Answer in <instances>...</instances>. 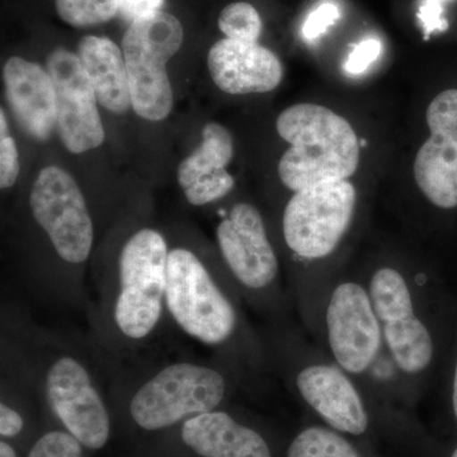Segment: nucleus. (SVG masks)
I'll return each mask as SVG.
<instances>
[{
    "instance_id": "nucleus-1",
    "label": "nucleus",
    "mask_w": 457,
    "mask_h": 457,
    "mask_svg": "<svg viewBox=\"0 0 457 457\" xmlns=\"http://www.w3.org/2000/svg\"><path fill=\"white\" fill-rule=\"evenodd\" d=\"M276 129L291 145L278 163L279 179L291 191L348 179L356 173L359 137L335 111L319 104H294L279 114Z\"/></svg>"
},
{
    "instance_id": "nucleus-2",
    "label": "nucleus",
    "mask_w": 457,
    "mask_h": 457,
    "mask_svg": "<svg viewBox=\"0 0 457 457\" xmlns=\"http://www.w3.org/2000/svg\"><path fill=\"white\" fill-rule=\"evenodd\" d=\"M168 255L167 242L154 228H141L122 246L112 319L126 339L147 338L161 321L167 293Z\"/></svg>"
},
{
    "instance_id": "nucleus-3",
    "label": "nucleus",
    "mask_w": 457,
    "mask_h": 457,
    "mask_svg": "<svg viewBox=\"0 0 457 457\" xmlns=\"http://www.w3.org/2000/svg\"><path fill=\"white\" fill-rule=\"evenodd\" d=\"M182 23L158 11L132 22L122 38L132 110L147 121H162L173 110L167 64L183 44Z\"/></svg>"
},
{
    "instance_id": "nucleus-4",
    "label": "nucleus",
    "mask_w": 457,
    "mask_h": 457,
    "mask_svg": "<svg viewBox=\"0 0 457 457\" xmlns=\"http://www.w3.org/2000/svg\"><path fill=\"white\" fill-rule=\"evenodd\" d=\"M165 308L186 335L204 345H224L237 329L233 303L189 249L170 251Z\"/></svg>"
},
{
    "instance_id": "nucleus-5",
    "label": "nucleus",
    "mask_w": 457,
    "mask_h": 457,
    "mask_svg": "<svg viewBox=\"0 0 457 457\" xmlns=\"http://www.w3.org/2000/svg\"><path fill=\"white\" fill-rule=\"evenodd\" d=\"M227 390V380L218 370L201 363H170L137 390L130 414L141 428L158 431L216 411Z\"/></svg>"
},
{
    "instance_id": "nucleus-6",
    "label": "nucleus",
    "mask_w": 457,
    "mask_h": 457,
    "mask_svg": "<svg viewBox=\"0 0 457 457\" xmlns=\"http://www.w3.org/2000/svg\"><path fill=\"white\" fill-rule=\"evenodd\" d=\"M356 200V188L347 179L295 192L282 220L286 245L306 260L333 253L350 228Z\"/></svg>"
},
{
    "instance_id": "nucleus-7",
    "label": "nucleus",
    "mask_w": 457,
    "mask_h": 457,
    "mask_svg": "<svg viewBox=\"0 0 457 457\" xmlns=\"http://www.w3.org/2000/svg\"><path fill=\"white\" fill-rule=\"evenodd\" d=\"M29 204L36 222L65 263L88 260L95 227L82 189L71 173L50 165L33 183Z\"/></svg>"
},
{
    "instance_id": "nucleus-8",
    "label": "nucleus",
    "mask_w": 457,
    "mask_h": 457,
    "mask_svg": "<svg viewBox=\"0 0 457 457\" xmlns=\"http://www.w3.org/2000/svg\"><path fill=\"white\" fill-rule=\"evenodd\" d=\"M45 392L54 414L74 438L98 450L110 437V417L88 370L73 356L59 357L45 375Z\"/></svg>"
},
{
    "instance_id": "nucleus-9",
    "label": "nucleus",
    "mask_w": 457,
    "mask_h": 457,
    "mask_svg": "<svg viewBox=\"0 0 457 457\" xmlns=\"http://www.w3.org/2000/svg\"><path fill=\"white\" fill-rule=\"evenodd\" d=\"M46 69L55 84L56 129L69 152L82 154L101 146L104 128L97 96L78 54L56 49L47 56Z\"/></svg>"
},
{
    "instance_id": "nucleus-10",
    "label": "nucleus",
    "mask_w": 457,
    "mask_h": 457,
    "mask_svg": "<svg viewBox=\"0 0 457 457\" xmlns=\"http://www.w3.org/2000/svg\"><path fill=\"white\" fill-rule=\"evenodd\" d=\"M328 341L339 368L359 375L374 362L381 326L370 295L356 282L337 286L327 308Z\"/></svg>"
},
{
    "instance_id": "nucleus-11",
    "label": "nucleus",
    "mask_w": 457,
    "mask_h": 457,
    "mask_svg": "<svg viewBox=\"0 0 457 457\" xmlns=\"http://www.w3.org/2000/svg\"><path fill=\"white\" fill-rule=\"evenodd\" d=\"M431 137L420 146L413 173L418 187L440 209L457 207V89L440 93L427 108Z\"/></svg>"
},
{
    "instance_id": "nucleus-12",
    "label": "nucleus",
    "mask_w": 457,
    "mask_h": 457,
    "mask_svg": "<svg viewBox=\"0 0 457 457\" xmlns=\"http://www.w3.org/2000/svg\"><path fill=\"white\" fill-rule=\"evenodd\" d=\"M216 239L228 270L245 287L263 290L278 278V255L253 204H234L216 228Z\"/></svg>"
},
{
    "instance_id": "nucleus-13",
    "label": "nucleus",
    "mask_w": 457,
    "mask_h": 457,
    "mask_svg": "<svg viewBox=\"0 0 457 457\" xmlns=\"http://www.w3.org/2000/svg\"><path fill=\"white\" fill-rule=\"evenodd\" d=\"M207 66L213 83L228 95L270 92L284 78L281 60L258 42L222 38L210 49Z\"/></svg>"
},
{
    "instance_id": "nucleus-14",
    "label": "nucleus",
    "mask_w": 457,
    "mask_h": 457,
    "mask_svg": "<svg viewBox=\"0 0 457 457\" xmlns=\"http://www.w3.org/2000/svg\"><path fill=\"white\" fill-rule=\"evenodd\" d=\"M5 93L21 128L33 139L47 140L56 128L55 84L47 69L22 57L5 62Z\"/></svg>"
},
{
    "instance_id": "nucleus-15",
    "label": "nucleus",
    "mask_w": 457,
    "mask_h": 457,
    "mask_svg": "<svg viewBox=\"0 0 457 457\" xmlns=\"http://www.w3.org/2000/svg\"><path fill=\"white\" fill-rule=\"evenodd\" d=\"M296 387L302 398L333 428L354 436L363 435L368 429L365 405L342 369L308 366L297 375Z\"/></svg>"
},
{
    "instance_id": "nucleus-16",
    "label": "nucleus",
    "mask_w": 457,
    "mask_h": 457,
    "mask_svg": "<svg viewBox=\"0 0 457 457\" xmlns=\"http://www.w3.org/2000/svg\"><path fill=\"white\" fill-rule=\"evenodd\" d=\"M182 440L204 457H270L263 437L224 411H212L185 420Z\"/></svg>"
},
{
    "instance_id": "nucleus-17",
    "label": "nucleus",
    "mask_w": 457,
    "mask_h": 457,
    "mask_svg": "<svg viewBox=\"0 0 457 457\" xmlns=\"http://www.w3.org/2000/svg\"><path fill=\"white\" fill-rule=\"evenodd\" d=\"M78 56L95 88L98 104L110 112H128L131 104L130 84L125 56L112 40L86 36L78 45Z\"/></svg>"
},
{
    "instance_id": "nucleus-18",
    "label": "nucleus",
    "mask_w": 457,
    "mask_h": 457,
    "mask_svg": "<svg viewBox=\"0 0 457 457\" xmlns=\"http://www.w3.org/2000/svg\"><path fill=\"white\" fill-rule=\"evenodd\" d=\"M234 155L233 137L227 128L210 122L203 130V143L179 164L177 179L182 189L225 173Z\"/></svg>"
},
{
    "instance_id": "nucleus-19",
    "label": "nucleus",
    "mask_w": 457,
    "mask_h": 457,
    "mask_svg": "<svg viewBox=\"0 0 457 457\" xmlns=\"http://www.w3.org/2000/svg\"><path fill=\"white\" fill-rule=\"evenodd\" d=\"M383 335L394 361L405 374H420L431 363V333L416 314L383 324Z\"/></svg>"
},
{
    "instance_id": "nucleus-20",
    "label": "nucleus",
    "mask_w": 457,
    "mask_h": 457,
    "mask_svg": "<svg viewBox=\"0 0 457 457\" xmlns=\"http://www.w3.org/2000/svg\"><path fill=\"white\" fill-rule=\"evenodd\" d=\"M369 295L381 324L414 314L411 288L399 270L390 267L376 270L370 282Z\"/></svg>"
},
{
    "instance_id": "nucleus-21",
    "label": "nucleus",
    "mask_w": 457,
    "mask_h": 457,
    "mask_svg": "<svg viewBox=\"0 0 457 457\" xmlns=\"http://www.w3.org/2000/svg\"><path fill=\"white\" fill-rule=\"evenodd\" d=\"M287 457H361L350 442L338 433L311 427L300 433L291 444Z\"/></svg>"
},
{
    "instance_id": "nucleus-22",
    "label": "nucleus",
    "mask_w": 457,
    "mask_h": 457,
    "mask_svg": "<svg viewBox=\"0 0 457 457\" xmlns=\"http://www.w3.org/2000/svg\"><path fill=\"white\" fill-rule=\"evenodd\" d=\"M55 5L60 18L78 29L106 23L120 11V0H55Z\"/></svg>"
},
{
    "instance_id": "nucleus-23",
    "label": "nucleus",
    "mask_w": 457,
    "mask_h": 457,
    "mask_svg": "<svg viewBox=\"0 0 457 457\" xmlns=\"http://www.w3.org/2000/svg\"><path fill=\"white\" fill-rule=\"evenodd\" d=\"M218 25L227 38L231 40L258 42L261 37L260 13L249 3H231L227 5L219 16Z\"/></svg>"
},
{
    "instance_id": "nucleus-24",
    "label": "nucleus",
    "mask_w": 457,
    "mask_h": 457,
    "mask_svg": "<svg viewBox=\"0 0 457 457\" xmlns=\"http://www.w3.org/2000/svg\"><path fill=\"white\" fill-rule=\"evenodd\" d=\"M20 176L16 141L9 135L4 110L0 112V187L11 188Z\"/></svg>"
},
{
    "instance_id": "nucleus-25",
    "label": "nucleus",
    "mask_w": 457,
    "mask_h": 457,
    "mask_svg": "<svg viewBox=\"0 0 457 457\" xmlns=\"http://www.w3.org/2000/svg\"><path fill=\"white\" fill-rule=\"evenodd\" d=\"M29 457H82V444L71 433L49 432L36 442Z\"/></svg>"
},
{
    "instance_id": "nucleus-26",
    "label": "nucleus",
    "mask_w": 457,
    "mask_h": 457,
    "mask_svg": "<svg viewBox=\"0 0 457 457\" xmlns=\"http://www.w3.org/2000/svg\"><path fill=\"white\" fill-rule=\"evenodd\" d=\"M339 17H341L339 9L332 3H324V4L319 5L303 23V37L306 40H315L319 36L323 35L330 26L335 25Z\"/></svg>"
},
{
    "instance_id": "nucleus-27",
    "label": "nucleus",
    "mask_w": 457,
    "mask_h": 457,
    "mask_svg": "<svg viewBox=\"0 0 457 457\" xmlns=\"http://www.w3.org/2000/svg\"><path fill=\"white\" fill-rule=\"evenodd\" d=\"M381 49L383 45L376 38H368L360 42L347 57L345 64V71L351 74L363 73L380 56Z\"/></svg>"
},
{
    "instance_id": "nucleus-28",
    "label": "nucleus",
    "mask_w": 457,
    "mask_h": 457,
    "mask_svg": "<svg viewBox=\"0 0 457 457\" xmlns=\"http://www.w3.org/2000/svg\"><path fill=\"white\" fill-rule=\"evenodd\" d=\"M418 18L422 23L426 38L433 32H444L449 29V23L444 18L442 0H422L418 11Z\"/></svg>"
},
{
    "instance_id": "nucleus-29",
    "label": "nucleus",
    "mask_w": 457,
    "mask_h": 457,
    "mask_svg": "<svg viewBox=\"0 0 457 457\" xmlns=\"http://www.w3.org/2000/svg\"><path fill=\"white\" fill-rule=\"evenodd\" d=\"M163 3L164 0H120L119 12L132 23L161 11Z\"/></svg>"
},
{
    "instance_id": "nucleus-30",
    "label": "nucleus",
    "mask_w": 457,
    "mask_h": 457,
    "mask_svg": "<svg viewBox=\"0 0 457 457\" xmlns=\"http://www.w3.org/2000/svg\"><path fill=\"white\" fill-rule=\"evenodd\" d=\"M23 418L16 409L2 403L0 404V435L3 437H16L23 429Z\"/></svg>"
},
{
    "instance_id": "nucleus-31",
    "label": "nucleus",
    "mask_w": 457,
    "mask_h": 457,
    "mask_svg": "<svg viewBox=\"0 0 457 457\" xmlns=\"http://www.w3.org/2000/svg\"><path fill=\"white\" fill-rule=\"evenodd\" d=\"M0 457H17L16 451L5 441L0 442Z\"/></svg>"
},
{
    "instance_id": "nucleus-32",
    "label": "nucleus",
    "mask_w": 457,
    "mask_h": 457,
    "mask_svg": "<svg viewBox=\"0 0 457 457\" xmlns=\"http://www.w3.org/2000/svg\"><path fill=\"white\" fill-rule=\"evenodd\" d=\"M453 411H455V416L457 418V363H456L455 376H453Z\"/></svg>"
},
{
    "instance_id": "nucleus-33",
    "label": "nucleus",
    "mask_w": 457,
    "mask_h": 457,
    "mask_svg": "<svg viewBox=\"0 0 457 457\" xmlns=\"http://www.w3.org/2000/svg\"><path fill=\"white\" fill-rule=\"evenodd\" d=\"M453 457H457V449L455 450V453H453Z\"/></svg>"
}]
</instances>
